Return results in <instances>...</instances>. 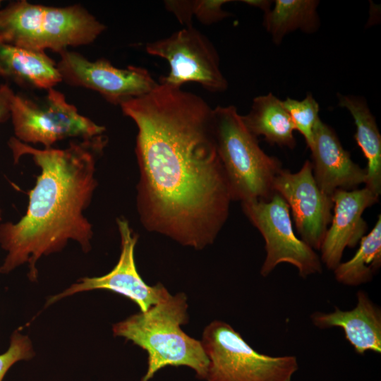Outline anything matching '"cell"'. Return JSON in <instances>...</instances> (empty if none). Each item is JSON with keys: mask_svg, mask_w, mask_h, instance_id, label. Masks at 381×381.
Masks as SVG:
<instances>
[{"mask_svg": "<svg viewBox=\"0 0 381 381\" xmlns=\"http://www.w3.org/2000/svg\"><path fill=\"white\" fill-rule=\"evenodd\" d=\"M120 107L138 129L136 206L142 225L196 250L212 244L233 201L213 109L198 95L160 83Z\"/></svg>", "mask_w": 381, "mask_h": 381, "instance_id": "cell-1", "label": "cell"}, {"mask_svg": "<svg viewBox=\"0 0 381 381\" xmlns=\"http://www.w3.org/2000/svg\"><path fill=\"white\" fill-rule=\"evenodd\" d=\"M107 143L103 134L74 139L65 148L39 149L11 137L14 163L30 156L40 169L28 193L27 210L17 222L0 223V246L6 252L0 273L25 263L28 277L37 279V263L61 251L70 241L83 252L91 249L92 225L85 215L98 186L97 163Z\"/></svg>", "mask_w": 381, "mask_h": 381, "instance_id": "cell-2", "label": "cell"}, {"mask_svg": "<svg viewBox=\"0 0 381 381\" xmlns=\"http://www.w3.org/2000/svg\"><path fill=\"white\" fill-rule=\"evenodd\" d=\"M184 293L170 294L144 312L113 326L114 336L131 341L147 353V370L141 381H148L167 366H187L205 380L209 359L201 341L186 334L181 325L188 321Z\"/></svg>", "mask_w": 381, "mask_h": 381, "instance_id": "cell-3", "label": "cell"}, {"mask_svg": "<svg viewBox=\"0 0 381 381\" xmlns=\"http://www.w3.org/2000/svg\"><path fill=\"white\" fill-rule=\"evenodd\" d=\"M0 43L60 52L94 42L106 25L80 4L56 7L16 0L1 6Z\"/></svg>", "mask_w": 381, "mask_h": 381, "instance_id": "cell-4", "label": "cell"}, {"mask_svg": "<svg viewBox=\"0 0 381 381\" xmlns=\"http://www.w3.org/2000/svg\"><path fill=\"white\" fill-rule=\"evenodd\" d=\"M213 119L217 151L232 200H270L275 193L273 183L283 169L282 162L261 149L234 106H217L213 109Z\"/></svg>", "mask_w": 381, "mask_h": 381, "instance_id": "cell-5", "label": "cell"}, {"mask_svg": "<svg viewBox=\"0 0 381 381\" xmlns=\"http://www.w3.org/2000/svg\"><path fill=\"white\" fill-rule=\"evenodd\" d=\"M200 341L209 359L207 381H291L298 369L296 356L260 353L221 320L205 328Z\"/></svg>", "mask_w": 381, "mask_h": 381, "instance_id": "cell-6", "label": "cell"}, {"mask_svg": "<svg viewBox=\"0 0 381 381\" xmlns=\"http://www.w3.org/2000/svg\"><path fill=\"white\" fill-rule=\"evenodd\" d=\"M47 92L42 97L15 92L11 95L10 119L16 139L50 148L64 139H86L104 134L105 127L80 114L61 92L54 88Z\"/></svg>", "mask_w": 381, "mask_h": 381, "instance_id": "cell-7", "label": "cell"}, {"mask_svg": "<svg viewBox=\"0 0 381 381\" xmlns=\"http://www.w3.org/2000/svg\"><path fill=\"white\" fill-rule=\"evenodd\" d=\"M250 222L265 240L266 256L260 274L267 277L280 263L296 267L303 278L322 272L319 255L294 234L290 209L284 199L275 193L268 200L241 202Z\"/></svg>", "mask_w": 381, "mask_h": 381, "instance_id": "cell-8", "label": "cell"}, {"mask_svg": "<svg viewBox=\"0 0 381 381\" xmlns=\"http://www.w3.org/2000/svg\"><path fill=\"white\" fill-rule=\"evenodd\" d=\"M145 49L149 54L164 59L169 64L170 71L167 76L160 77V83L181 87L187 83H197L212 92H224L228 87L215 47L193 26L149 42Z\"/></svg>", "mask_w": 381, "mask_h": 381, "instance_id": "cell-9", "label": "cell"}, {"mask_svg": "<svg viewBox=\"0 0 381 381\" xmlns=\"http://www.w3.org/2000/svg\"><path fill=\"white\" fill-rule=\"evenodd\" d=\"M59 54L57 68L62 82L95 91L114 105L147 95L158 85L143 67L119 68L106 59L90 61L69 49Z\"/></svg>", "mask_w": 381, "mask_h": 381, "instance_id": "cell-10", "label": "cell"}, {"mask_svg": "<svg viewBox=\"0 0 381 381\" xmlns=\"http://www.w3.org/2000/svg\"><path fill=\"white\" fill-rule=\"evenodd\" d=\"M273 189L291 210L301 239L313 250H320L332 221L333 201L317 185L311 162L306 160L296 173L282 169L274 180Z\"/></svg>", "mask_w": 381, "mask_h": 381, "instance_id": "cell-11", "label": "cell"}, {"mask_svg": "<svg viewBox=\"0 0 381 381\" xmlns=\"http://www.w3.org/2000/svg\"><path fill=\"white\" fill-rule=\"evenodd\" d=\"M116 224L121 238V254L114 267L103 276L80 279L62 293L50 298L47 305L80 291L107 289L129 298L144 312L170 295L161 283L150 286L144 282L135 262L134 250L138 236L124 217H118Z\"/></svg>", "mask_w": 381, "mask_h": 381, "instance_id": "cell-12", "label": "cell"}, {"mask_svg": "<svg viewBox=\"0 0 381 381\" xmlns=\"http://www.w3.org/2000/svg\"><path fill=\"white\" fill-rule=\"evenodd\" d=\"M334 214L320 246L321 262L334 270L341 263L346 248H354L368 229L364 210L377 203L379 196L366 187L337 190L332 196Z\"/></svg>", "mask_w": 381, "mask_h": 381, "instance_id": "cell-13", "label": "cell"}, {"mask_svg": "<svg viewBox=\"0 0 381 381\" xmlns=\"http://www.w3.org/2000/svg\"><path fill=\"white\" fill-rule=\"evenodd\" d=\"M309 149L314 179L326 195L332 197L337 190H353L365 183V169L351 159L334 130L321 120L315 128Z\"/></svg>", "mask_w": 381, "mask_h": 381, "instance_id": "cell-14", "label": "cell"}, {"mask_svg": "<svg viewBox=\"0 0 381 381\" xmlns=\"http://www.w3.org/2000/svg\"><path fill=\"white\" fill-rule=\"evenodd\" d=\"M310 318L320 329L341 328L357 353L381 352V310L363 291H358L357 304L352 310L315 312Z\"/></svg>", "mask_w": 381, "mask_h": 381, "instance_id": "cell-15", "label": "cell"}, {"mask_svg": "<svg viewBox=\"0 0 381 381\" xmlns=\"http://www.w3.org/2000/svg\"><path fill=\"white\" fill-rule=\"evenodd\" d=\"M0 78L24 88L48 90L61 81L56 63L44 51L0 43Z\"/></svg>", "mask_w": 381, "mask_h": 381, "instance_id": "cell-16", "label": "cell"}, {"mask_svg": "<svg viewBox=\"0 0 381 381\" xmlns=\"http://www.w3.org/2000/svg\"><path fill=\"white\" fill-rule=\"evenodd\" d=\"M338 105L351 114L355 140L367 159L365 187L377 196L381 193V135L376 121L364 99L338 95Z\"/></svg>", "mask_w": 381, "mask_h": 381, "instance_id": "cell-17", "label": "cell"}, {"mask_svg": "<svg viewBox=\"0 0 381 381\" xmlns=\"http://www.w3.org/2000/svg\"><path fill=\"white\" fill-rule=\"evenodd\" d=\"M241 118L256 138L263 136L270 145L295 147L294 125L282 101L272 93L255 97L250 111Z\"/></svg>", "mask_w": 381, "mask_h": 381, "instance_id": "cell-18", "label": "cell"}, {"mask_svg": "<svg viewBox=\"0 0 381 381\" xmlns=\"http://www.w3.org/2000/svg\"><path fill=\"white\" fill-rule=\"evenodd\" d=\"M274 6L264 13L263 26L276 44L289 33L300 30L313 33L320 26L318 1L275 0Z\"/></svg>", "mask_w": 381, "mask_h": 381, "instance_id": "cell-19", "label": "cell"}, {"mask_svg": "<svg viewBox=\"0 0 381 381\" xmlns=\"http://www.w3.org/2000/svg\"><path fill=\"white\" fill-rule=\"evenodd\" d=\"M356 254L339 263L334 270L337 281L348 286H358L373 279L381 265V216L371 231L363 236Z\"/></svg>", "mask_w": 381, "mask_h": 381, "instance_id": "cell-20", "label": "cell"}, {"mask_svg": "<svg viewBox=\"0 0 381 381\" xmlns=\"http://www.w3.org/2000/svg\"><path fill=\"white\" fill-rule=\"evenodd\" d=\"M229 0L165 1L166 8L172 12L181 24L192 26L191 18L195 15L203 24L210 25L231 15L222 9Z\"/></svg>", "mask_w": 381, "mask_h": 381, "instance_id": "cell-21", "label": "cell"}, {"mask_svg": "<svg viewBox=\"0 0 381 381\" xmlns=\"http://www.w3.org/2000/svg\"><path fill=\"white\" fill-rule=\"evenodd\" d=\"M282 104L289 113L295 130L303 136L307 146L313 143L314 131L321 120L319 116V104L311 93H308L302 100L286 97Z\"/></svg>", "mask_w": 381, "mask_h": 381, "instance_id": "cell-22", "label": "cell"}, {"mask_svg": "<svg viewBox=\"0 0 381 381\" xmlns=\"http://www.w3.org/2000/svg\"><path fill=\"white\" fill-rule=\"evenodd\" d=\"M33 355L30 340L18 332H15L11 339L8 350L0 355V381L16 362L30 359Z\"/></svg>", "mask_w": 381, "mask_h": 381, "instance_id": "cell-23", "label": "cell"}, {"mask_svg": "<svg viewBox=\"0 0 381 381\" xmlns=\"http://www.w3.org/2000/svg\"><path fill=\"white\" fill-rule=\"evenodd\" d=\"M13 90L7 84H0V124L10 119V99ZM2 210L0 208V222Z\"/></svg>", "mask_w": 381, "mask_h": 381, "instance_id": "cell-24", "label": "cell"}, {"mask_svg": "<svg viewBox=\"0 0 381 381\" xmlns=\"http://www.w3.org/2000/svg\"><path fill=\"white\" fill-rule=\"evenodd\" d=\"M250 6L257 7L263 11L264 13L271 9V1L268 0H244L242 1Z\"/></svg>", "mask_w": 381, "mask_h": 381, "instance_id": "cell-25", "label": "cell"}]
</instances>
